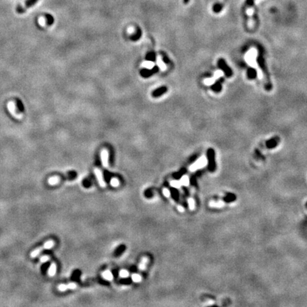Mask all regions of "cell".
<instances>
[{
	"label": "cell",
	"mask_w": 307,
	"mask_h": 307,
	"mask_svg": "<svg viewBox=\"0 0 307 307\" xmlns=\"http://www.w3.org/2000/svg\"><path fill=\"white\" fill-rule=\"evenodd\" d=\"M15 104H16V109H17L19 113H23L24 112V110H25L24 105L19 98H16Z\"/></svg>",
	"instance_id": "obj_11"
},
{
	"label": "cell",
	"mask_w": 307,
	"mask_h": 307,
	"mask_svg": "<svg viewBox=\"0 0 307 307\" xmlns=\"http://www.w3.org/2000/svg\"><path fill=\"white\" fill-rule=\"evenodd\" d=\"M222 5L220 3L215 4L213 7V11L214 13L216 14L220 13V12L222 11Z\"/></svg>",
	"instance_id": "obj_17"
},
{
	"label": "cell",
	"mask_w": 307,
	"mask_h": 307,
	"mask_svg": "<svg viewBox=\"0 0 307 307\" xmlns=\"http://www.w3.org/2000/svg\"><path fill=\"white\" fill-rule=\"evenodd\" d=\"M257 62L258 64V66L260 67V70L262 71L263 73V75L264 78V80H265V88L267 90H272V84L270 81V75H269V72L267 70V65L265 60L262 56V54L260 53H258L257 57Z\"/></svg>",
	"instance_id": "obj_1"
},
{
	"label": "cell",
	"mask_w": 307,
	"mask_h": 307,
	"mask_svg": "<svg viewBox=\"0 0 307 307\" xmlns=\"http://www.w3.org/2000/svg\"><path fill=\"white\" fill-rule=\"evenodd\" d=\"M67 286H68V289H74L77 287V285L75 283H69Z\"/></svg>",
	"instance_id": "obj_32"
},
{
	"label": "cell",
	"mask_w": 307,
	"mask_h": 307,
	"mask_svg": "<svg viewBox=\"0 0 307 307\" xmlns=\"http://www.w3.org/2000/svg\"><path fill=\"white\" fill-rule=\"evenodd\" d=\"M43 250H44L43 247H39V248H37V249L34 250H33V251L31 253V257H36V256L38 255V254H39L40 253V252H41Z\"/></svg>",
	"instance_id": "obj_24"
},
{
	"label": "cell",
	"mask_w": 307,
	"mask_h": 307,
	"mask_svg": "<svg viewBox=\"0 0 307 307\" xmlns=\"http://www.w3.org/2000/svg\"><path fill=\"white\" fill-rule=\"evenodd\" d=\"M208 159H209V169L213 171L216 169V161H215V151L213 149H209L208 150Z\"/></svg>",
	"instance_id": "obj_4"
},
{
	"label": "cell",
	"mask_w": 307,
	"mask_h": 307,
	"mask_svg": "<svg viewBox=\"0 0 307 307\" xmlns=\"http://www.w3.org/2000/svg\"><path fill=\"white\" fill-rule=\"evenodd\" d=\"M188 203L189 209H190V210H193L195 209L194 200H193V198H188Z\"/></svg>",
	"instance_id": "obj_29"
},
{
	"label": "cell",
	"mask_w": 307,
	"mask_h": 307,
	"mask_svg": "<svg viewBox=\"0 0 307 307\" xmlns=\"http://www.w3.org/2000/svg\"><path fill=\"white\" fill-rule=\"evenodd\" d=\"M58 289L60 291H65L68 289V286L67 285H60L58 286Z\"/></svg>",
	"instance_id": "obj_30"
},
{
	"label": "cell",
	"mask_w": 307,
	"mask_h": 307,
	"mask_svg": "<svg viewBox=\"0 0 307 307\" xmlns=\"http://www.w3.org/2000/svg\"><path fill=\"white\" fill-rule=\"evenodd\" d=\"M178 210L179 212H184V207L181 206V205H178Z\"/></svg>",
	"instance_id": "obj_36"
},
{
	"label": "cell",
	"mask_w": 307,
	"mask_h": 307,
	"mask_svg": "<svg viewBox=\"0 0 307 307\" xmlns=\"http://www.w3.org/2000/svg\"><path fill=\"white\" fill-rule=\"evenodd\" d=\"M110 184L113 187H118L119 186V181L117 178H112L110 181Z\"/></svg>",
	"instance_id": "obj_27"
},
{
	"label": "cell",
	"mask_w": 307,
	"mask_h": 307,
	"mask_svg": "<svg viewBox=\"0 0 307 307\" xmlns=\"http://www.w3.org/2000/svg\"><path fill=\"white\" fill-rule=\"evenodd\" d=\"M218 66L220 70H221L225 75L227 78H231L233 75V72L232 71V69L230 68V67L227 64V63L226 61V60L223 59V58H220L218 60Z\"/></svg>",
	"instance_id": "obj_2"
},
{
	"label": "cell",
	"mask_w": 307,
	"mask_h": 307,
	"mask_svg": "<svg viewBox=\"0 0 307 307\" xmlns=\"http://www.w3.org/2000/svg\"><path fill=\"white\" fill-rule=\"evenodd\" d=\"M94 173H95V175L97 180H98V181L99 183V184H100V186L102 187V188H105V187L106 186V184H105V180H104V178H103V176H102V172H101L100 169L95 168V169H94Z\"/></svg>",
	"instance_id": "obj_6"
},
{
	"label": "cell",
	"mask_w": 307,
	"mask_h": 307,
	"mask_svg": "<svg viewBox=\"0 0 307 307\" xmlns=\"http://www.w3.org/2000/svg\"><path fill=\"white\" fill-rule=\"evenodd\" d=\"M247 75L248 79H250V80L255 79L257 77V71H256V69H254V68L250 67V68H247Z\"/></svg>",
	"instance_id": "obj_9"
},
{
	"label": "cell",
	"mask_w": 307,
	"mask_h": 307,
	"mask_svg": "<svg viewBox=\"0 0 307 307\" xmlns=\"http://www.w3.org/2000/svg\"><path fill=\"white\" fill-rule=\"evenodd\" d=\"M132 279L134 282L138 283V282H140V281H142V277H141V275H140V274H132Z\"/></svg>",
	"instance_id": "obj_21"
},
{
	"label": "cell",
	"mask_w": 307,
	"mask_h": 307,
	"mask_svg": "<svg viewBox=\"0 0 307 307\" xmlns=\"http://www.w3.org/2000/svg\"><path fill=\"white\" fill-rule=\"evenodd\" d=\"M45 18H46V24H47L48 26H51V25L53 24L54 19H53V16H52L51 14H46L45 15Z\"/></svg>",
	"instance_id": "obj_16"
},
{
	"label": "cell",
	"mask_w": 307,
	"mask_h": 307,
	"mask_svg": "<svg viewBox=\"0 0 307 307\" xmlns=\"http://www.w3.org/2000/svg\"><path fill=\"white\" fill-rule=\"evenodd\" d=\"M54 245H55V243H54V241L53 240H48L46 242V243H44V245H43V248L44 249H50V248H52L54 246Z\"/></svg>",
	"instance_id": "obj_22"
},
{
	"label": "cell",
	"mask_w": 307,
	"mask_h": 307,
	"mask_svg": "<svg viewBox=\"0 0 307 307\" xmlns=\"http://www.w3.org/2000/svg\"><path fill=\"white\" fill-rule=\"evenodd\" d=\"M101 275H102V277H103V278L105 279V280H108V281H112V279H113V275L112 274V272H110V271H109V270H107V271H105V272H103L101 274Z\"/></svg>",
	"instance_id": "obj_13"
},
{
	"label": "cell",
	"mask_w": 307,
	"mask_h": 307,
	"mask_svg": "<svg viewBox=\"0 0 307 307\" xmlns=\"http://www.w3.org/2000/svg\"><path fill=\"white\" fill-rule=\"evenodd\" d=\"M279 141V138L277 137V136L270 139V140H268L266 143L267 147V148H269V149L274 148V147H276L277 144H278Z\"/></svg>",
	"instance_id": "obj_10"
},
{
	"label": "cell",
	"mask_w": 307,
	"mask_h": 307,
	"mask_svg": "<svg viewBox=\"0 0 307 307\" xmlns=\"http://www.w3.org/2000/svg\"><path fill=\"white\" fill-rule=\"evenodd\" d=\"M119 276L121 278H127V277L129 276V273L127 270H122L119 271Z\"/></svg>",
	"instance_id": "obj_25"
},
{
	"label": "cell",
	"mask_w": 307,
	"mask_h": 307,
	"mask_svg": "<svg viewBox=\"0 0 307 307\" xmlns=\"http://www.w3.org/2000/svg\"><path fill=\"white\" fill-rule=\"evenodd\" d=\"M163 194L165 197L169 198L170 195H171V193H170V191L168 188H164L163 189Z\"/></svg>",
	"instance_id": "obj_31"
},
{
	"label": "cell",
	"mask_w": 307,
	"mask_h": 307,
	"mask_svg": "<svg viewBox=\"0 0 307 307\" xmlns=\"http://www.w3.org/2000/svg\"><path fill=\"white\" fill-rule=\"evenodd\" d=\"M149 262V259L148 257H144L142 258L141 261L139 264V270L140 271H144L147 268V265Z\"/></svg>",
	"instance_id": "obj_12"
},
{
	"label": "cell",
	"mask_w": 307,
	"mask_h": 307,
	"mask_svg": "<svg viewBox=\"0 0 307 307\" xmlns=\"http://www.w3.org/2000/svg\"><path fill=\"white\" fill-rule=\"evenodd\" d=\"M49 260V257L48 256H43V257H41V262H43V263H45V262H48V260Z\"/></svg>",
	"instance_id": "obj_35"
},
{
	"label": "cell",
	"mask_w": 307,
	"mask_h": 307,
	"mask_svg": "<svg viewBox=\"0 0 307 307\" xmlns=\"http://www.w3.org/2000/svg\"><path fill=\"white\" fill-rule=\"evenodd\" d=\"M224 205L223 202L222 201H211L210 202V206L211 207H222Z\"/></svg>",
	"instance_id": "obj_20"
},
{
	"label": "cell",
	"mask_w": 307,
	"mask_h": 307,
	"mask_svg": "<svg viewBox=\"0 0 307 307\" xmlns=\"http://www.w3.org/2000/svg\"><path fill=\"white\" fill-rule=\"evenodd\" d=\"M60 180V178L58 177V176H53V177L49 178V179H48V184L51 185V186H54V185L58 184V183H59Z\"/></svg>",
	"instance_id": "obj_15"
},
{
	"label": "cell",
	"mask_w": 307,
	"mask_h": 307,
	"mask_svg": "<svg viewBox=\"0 0 307 307\" xmlns=\"http://www.w3.org/2000/svg\"><path fill=\"white\" fill-rule=\"evenodd\" d=\"M39 0H26L24 5H19L16 9V13L18 14H23L29 8L32 7Z\"/></svg>",
	"instance_id": "obj_3"
},
{
	"label": "cell",
	"mask_w": 307,
	"mask_h": 307,
	"mask_svg": "<svg viewBox=\"0 0 307 307\" xmlns=\"http://www.w3.org/2000/svg\"><path fill=\"white\" fill-rule=\"evenodd\" d=\"M226 200L227 201H233V200H235V196L233 195L229 194L228 195V197L226 198Z\"/></svg>",
	"instance_id": "obj_34"
},
{
	"label": "cell",
	"mask_w": 307,
	"mask_h": 307,
	"mask_svg": "<svg viewBox=\"0 0 307 307\" xmlns=\"http://www.w3.org/2000/svg\"><path fill=\"white\" fill-rule=\"evenodd\" d=\"M166 91H167V88L164 87L161 88H159V89L155 90L154 92H153V95L154 97H157L159 95H162L163 93H164V92H166Z\"/></svg>",
	"instance_id": "obj_18"
},
{
	"label": "cell",
	"mask_w": 307,
	"mask_h": 307,
	"mask_svg": "<svg viewBox=\"0 0 307 307\" xmlns=\"http://www.w3.org/2000/svg\"><path fill=\"white\" fill-rule=\"evenodd\" d=\"M170 186L173 187V188H179L182 185L181 184L180 181H171L170 182Z\"/></svg>",
	"instance_id": "obj_23"
},
{
	"label": "cell",
	"mask_w": 307,
	"mask_h": 307,
	"mask_svg": "<svg viewBox=\"0 0 307 307\" xmlns=\"http://www.w3.org/2000/svg\"><path fill=\"white\" fill-rule=\"evenodd\" d=\"M224 78H220L217 81H216L213 85H211V90H213L214 92H216V93H219L221 91L222 89V83H223Z\"/></svg>",
	"instance_id": "obj_7"
},
{
	"label": "cell",
	"mask_w": 307,
	"mask_h": 307,
	"mask_svg": "<svg viewBox=\"0 0 307 307\" xmlns=\"http://www.w3.org/2000/svg\"><path fill=\"white\" fill-rule=\"evenodd\" d=\"M56 272V264L55 263H52L50 264L49 269H48V273L50 277H53Z\"/></svg>",
	"instance_id": "obj_14"
},
{
	"label": "cell",
	"mask_w": 307,
	"mask_h": 307,
	"mask_svg": "<svg viewBox=\"0 0 307 307\" xmlns=\"http://www.w3.org/2000/svg\"><path fill=\"white\" fill-rule=\"evenodd\" d=\"M180 182H181V184L182 186H188L189 185V178L186 175L182 176V178H181V180H180Z\"/></svg>",
	"instance_id": "obj_19"
},
{
	"label": "cell",
	"mask_w": 307,
	"mask_h": 307,
	"mask_svg": "<svg viewBox=\"0 0 307 307\" xmlns=\"http://www.w3.org/2000/svg\"><path fill=\"white\" fill-rule=\"evenodd\" d=\"M157 64H158L159 68H160L162 71H164L166 69V65L164 64V62L161 60V58L159 57V56L157 58Z\"/></svg>",
	"instance_id": "obj_26"
},
{
	"label": "cell",
	"mask_w": 307,
	"mask_h": 307,
	"mask_svg": "<svg viewBox=\"0 0 307 307\" xmlns=\"http://www.w3.org/2000/svg\"><path fill=\"white\" fill-rule=\"evenodd\" d=\"M142 66L146 68L151 69L154 67V64L151 61H145L144 62V64H142Z\"/></svg>",
	"instance_id": "obj_28"
},
{
	"label": "cell",
	"mask_w": 307,
	"mask_h": 307,
	"mask_svg": "<svg viewBox=\"0 0 307 307\" xmlns=\"http://www.w3.org/2000/svg\"><path fill=\"white\" fill-rule=\"evenodd\" d=\"M206 163H207V161H206V159H205V158L202 157V158L199 159L198 160L195 161L194 164H193L190 167V168H189V169H190L191 171H196L197 169H201V168H203L204 166L206 164Z\"/></svg>",
	"instance_id": "obj_5"
},
{
	"label": "cell",
	"mask_w": 307,
	"mask_h": 307,
	"mask_svg": "<svg viewBox=\"0 0 307 307\" xmlns=\"http://www.w3.org/2000/svg\"><path fill=\"white\" fill-rule=\"evenodd\" d=\"M189 2V0H184V3L185 4V5H186V4H188Z\"/></svg>",
	"instance_id": "obj_37"
},
{
	"label": "cell",
	"mask_w": 307,
	"mask_h": 307,
	"mask_svg": "<svg viewBox=\"0 0 307 307\" xmlns=\"http://www.w3.org/2000/svg\"><path fill=\"white\" fill-rule=\"evenodd\" d=\"M254 2V0H246L245 5L246 6H247V7H251V6H252V5H253Z\"/></svg>",
	"instance_id": "obj_33"
},
{
	"label": "cell",
	"mask_w": 307,
	"mask_h": 307,
	"mask_svg": "<svg viewBox=\"0 0 307 307\" xmlns=\"http://www.w3.org/2000/svg\"><path fill=\"white\" fill-rule=\"evenodd\" d=\"M100 157H101V161H102V165H103L104 167L107 168L108 167V164H109V161H108L109 153H108V151H107L106 149H103V150H102V151H101Z\"/></svg>",
	"instance_id": "obj_8"
}]
</instances>
